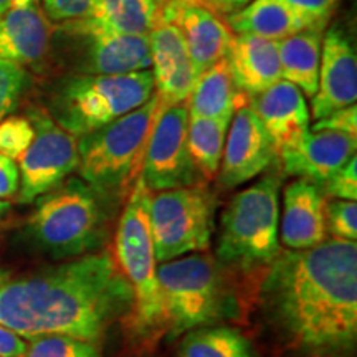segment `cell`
Segmentation results:
<instances>
[{
    "mask_svg": "<svg viewBox=\"0 0 357 357\" xmlns=\"http://www.w3.org/2000/svg\"><path fill=\"white\" fill-rule=\"evenodd\" d=\"M261 307L288 349L305 357H341L357 341V243L326 240L288 250L260 288Z\"/></svg>",
    "mask_w": 357,
    "mask_h": 357,
    "instance_id": "obj_1",
    "label": "cell"
},
{
    "mask_svg": "<svg viewBox=\"0 0 357 357\" xmlns=\"http://www.w3.org/2000/svg\"><path fill=\"white\" fill-rule=\"evenodd\" d=\"M132 289L114 255L95 252L8 278L0 287V324L26 341L71 336L100 342L119 319H129Z\"/></svg>",
    "mask_w": 357,
    "mask_h": 357,
    "instance_id": "obj_2",
    "label": "cell"
},
{
    "mask_svg": "<svg viewBox=\"0 0 357 357\" xmlns=\"http://www.w3.org/2000/svg\"><path fill=\"white\" fill-rule=\"evenodd\" d=\"M26 238L53 260H70L105 247L109 202L82 178H66L35 200Z\"/></svg>",
    "mask_w": 357,
    "mask_h": 357,
    "instance_id": "obj_3",
    "label": "cell"
},
{
    "mask_svg": "<svg viewBox=\"0 0 357 357\" xmlns=\"http://www.w3.org/2000/svg\"><path fill=\"white\" fill-rule=\"evenodd\" d=\"M158 114L154 95L141 108L78 137L79 178L109 204L124 197L139 177Z\"/></svg>",
    "mask_w": 357,
    "mask_h": 357,
    "instance_id": "obj_4",
    "label": "cell"
},
{
    "mask_svg": "<svg viewBox=\"0 0 357 357\" xmlns=\"http://www.w3.org/2000/svg\"><path fill=\"white\" fill-rule=\"evenodd\" d=\"M153 192L141 176L134 182L119 217L114 236V260L132 289V311L128 323L137 337H154L164 331L162 301L158 281L149 202Z\"/></svg>",
    "mask_w": 357,
    "mask_h": 357,
    "instance_id": "obj_5",
    "label": "cell"
},
{
    "mask_svg": "<svg viewBox=\"0 0 357 357\" xmlns=\"http://www.w3.org/2000/svg\"><path fill=\"white\" fill-rule=\"evenodd\" d=\"M158 281L162 301L164 331L182 336L202 326L227 319L235 307L231 289L215 258L190 253L160 263Z\"/></svg>",
    "mask_w": 357,
    "mask_h": 357,
    "instance_id": "obj_6",
    "label": "cell"
},
{
    "mask_svg": "<svg viewBox=\"0 0 357 357\" xmlns=\"http://www.w3.org/2000/svg\"><path fill=\"white\" fill-rule=\"evenodd\" d=\"M153 96L151 68L126 75L71 73L53 91L50 116L73 136L82 137L141 108Z\"/></svg>",
    "mask_w": 357,
    "mask_h": 357,
    "instance_id": "obj_7",
    "label": "cell"
},
{
    "mask_svg": "<svg viewBox=\"0 0 357 357\" xmlns=\"http://www.w3.org/2000/svg\"><path fill=\"white\" fill-rule=\"evenodd\" d=\"M278 171L234 195L220 218L217 258L243 271L268 266L281 253Z\"/></svg>",
    "mask_w": 357,
    "mask_h": 357,
    "instance_id": "obj_8",
    "label": "cell"
},
{
    "mask_svg": "<svg viewBox=\"0 0 357 357\" xmlns=\"http://www.w3.org/2000/svg\"><path fill=\"white\" fill-rule=\"evenodd\" d=\"M215 211V194L205 185L154 192L149 220L159 265L211 247Z\"/></svg>",
    "mask_w": 357,
    "mask_h": 357,
    "instance_id": "obj_9",
    "label": "cell"
},
{
    "mask_svg": "<svg viewBox=\"0 0 357 357\" xmlns=\"http://www.w3.org/2000/svg\"><path fill=\"white\" fill-rule=\"evenodd\" d=\"M33 124L32 144L19 159L20 204H32L65 182L78 169V137L66 131L45 109L33 108L29 116Z\"/></svg>",
    "mask_w": 357,
    "mask_h": 357,
    "instance_id": "obj_10",
    "label": "cell"
},
{
    "mask_svg": "<svg viewBox=\"0 0 357 357\" xmlns=\"http://www.w3.org/2000/svg\"><path fill=\"white\" fill-rule=\"evenodd\" d=\"M58 26L73 55V73L126 75L149 70L153 65L149 37L109 33L82 20Z\"/></svg>",
    "mask_w": 357,
    "mask_h": 357,
    "instance_id": "obj_11",
    "label": "cell"
},
{
    "mask_svg": "<svg viewBox=\"0 0 357 357\" xmlns=\"http://www.w3.org/2000/svg\"><path fill=\"white\" fill-rule=\"evenodd\" d=\"M187 124L189 109L185 102L159 111L139 172L151 192L199 184L200 176L187 149Z\"/></svg>",
    "mask_w": 357,
    "mask_h": 357,
    "instance_id": "obj_12",
    "label": "cell"
},
{
    "mask_svg": "<svg viewBox=\"0 0 357 357\" xmlns=\"http://www.w3.org/2000/svg\"><path fill=\"white\" fill-rule=\"evenodd\" d=\"M276 160L273 141L247 102L231 118L217 174L218 184L225 190L235 189L268 171Z\"/></svg>",
    "mask_w": 357,
    "mask_h": 357,
    "instance_id": "obj_13",
    "label": "cell"
},
{
    "mask_svg": "<svg viewBox=\"0 0 357 357\" xmlns=\"http://www.w3.org/2000/svg\"><path fill=\"white\" fill-rule=\"evenodd\" d=\"M160 19L181 30L195 77L225 58L234 37L220 12L207 0H164Z\"/></svg>",
    "mask_w": 357,
    "mask_h": 357,
    "instance_id": "obj_14",
    "label": "cell"
},
{
    "mask_svg": "<svg viewBox=\"0 0 357 357\" xmlns=\"http://www.w3.org/2000/svg\"><path fill=\"white\" fill-rule=\"evenodd\" d=\"M311 100L312 119L316 121L356 105L357 56L349 35L339 26H331L323 37L318 89Z\"/></svg>",
    "mask_w": 357,
    "mask_h": 357,
    "instance_id": "obj_15",
    "label": "cell"
},
{
    "mask_svg": "<svg viewBox=\"0 0 357 357\" xmlns=\"http://www.w3.org/2000/svg\"><path fill=\"white\" fill-rule=\"evenodd\" d=\"M149 45L158 109L185 102L197 77L181 30L159 17L158 25L149 33Z\"/></svg>",
    "mask_w": 357,
    "mask_h": 357,
    "instance_id": "obj_16",
    "label": "cell"
},
{
    "mask_svg": "<svg viewBox=\"0 0 357 357\" xmlns=\"http://www.w3.org/2000/svg\"><path fill=\"white\" fill-rule=\"evenodd\" d=\"M357 136L337 131H307L278 160L287 176L305 178L321 187L356 155Z\"/></svg>",
    "mask_w": 357,
    "mask_h": 357,
    "instance_id": "obj_17",
    "label": "cell"
},
{
    "mask_svg": "<svg viewBox=\"0 0 357 357\" xmlns=\"http://www.w3.org/2000/svg\"><path fill=\"white\" fill-rule=\"evenodd\" d=\"M248 105L260 118L278 155L310 131L311 113L306 96L287 79H280L260 95L250 96Z\"/></svg>",
    "mask_w": 357,
    "mask_h": 357,
    "instance_id": "obj_18",
    "label": "cell"
},
{
    "mask_svg": "<svg viewBox=\"0 0 357 357\" xmlns=\"http://www.w3.org/2000/svg\"><path fill=\"white\" fill-rule=\"evenodd\" d=\"M50 50V25L40 0H12L0 19V60L37 65Z\"/></svg>",
    "mask_w": 357,
    "mask_h": 357,
    "instance_id": "obj_19",
    "label": "cell"
},
{
    "mask_svg": "<svg viewBox=\"0 0 357 357\" xmlns=\"http://www.w3.org/2000/svg\"><path fill=\"white\" fill-rule=\"evenodd\" d=\"M278 238L288 250L314 248L328 240L326 197L318 185L296 178L284 189Z\"/></svg>",
    "mask_w": 357,
    "mask_h": 357,
    "instance_id": "obj_20",
    "label": "cell"
},
{
    "mask_svg": "<svg viewBox=\"0 0 357 357\" xmlns=\"http://www.w3.org/2000/svg\"><path fill=\"white\" fill-rule=\"evenodd\" d=\"M235 84L248 98L260 95L281 78L278 42L255 35H235L225 55Z\"/></svg>",
    "mask_w": 357,
    "mask_h": 357,
    "instance_id": "obj_21",
    "label": "cell"
},
{
    "mask_svg": "<svg viewBox=\"0 0 357 357\" xmlns=\"http://www.w3.org/2000/svg\"><path fill=\"white\" fill-rule=\"evenodd\" d=\"M225 24L235 35H255L275 42L310 26H318L311 19L289 7L284 0H252L238 10L227 13Z\"/></svg>",
    "mask_w": 357,
    "mask_h": 357,
    "instance_id": "obj_22",
    "label": "cell"
},
{
    "mask_svg": "<svg viewBox=\"0 0 357 357\" xmlns=\"http://www.w3.org/2000/svg\"><path fill=\"white\" fill-rule=\"evenodd\" d=\"M248 102V96L238 89L225 58L205 70L195 79L185 105L189 116L231 119L235 111Z\"/></svg>",
    "mask_w": 357,
    "mask_h": 357,
    "instance_id": "obj_23",
    "label": "cell"
},
{
    "mask_svg": "<svg viewBox=\"0 0 357 357\" xmlns=\"http://www.w3.org/2000/svg\"><path fill=\"white\" fill-rule=\"evenodd\" d=\"M324 29L321 25L310 26L278 42L281 78L300 88L310 100L318 89Z\"/></svg>",
    "mask_w": 357,
    "mask_h": 357,
    "instance_id": "obj_24",
    "label": "cell"
},
{
    "mask_svg": "<svg viewBox=\"0 0 357 357\" xmlns=\"http://www.w3.org/2000/svg\"><path fill=\"white\" fill-rule=\"evenodd\" d=\"M159 17L160 6L155 0H95L78 20L109 33L149 37Z\"/></svg>",
    "mask_w": 357,
    "mask_h": 357,
    "instance_id": "obj_25",
    "label": "cell"
},
{
    "mask_svg": "<svg viewBox=\"0 0 357 357\" xmlns=\"http://www.w3.org/2000/svg\"><path fill=\"white\" fill-rule=\"evenodd\" d=\"M231 119L189 116L187 149L200 178L213 181L220 169L223 146Z\"/></svg>",
    "mask_w": 357,
    "mask_h": 357,
    "instance_id": "obj_26",
    "label": "cell"
},
{
    "mask_svg": "<svg viewBox=\"0 0 357 357\" xmlns=\"http://www.w3.org/2000/svg\"><path fill=\"white\" fill-rule=\"evenodd\" d=\"M177 357H257L250 339L231 326H202L185 333Z\"/></svg>",
    "mask_w": 357,
    "mask_h": 357,
    "instance_id": "obj_27",
    "label": "cell"
},
{
    "mask_svg": "<svg viewBox=\"0 0 357 357\" xmlns=\"http://www.w3.org/2000/svg\"><path fill=\"white\" fill-rule=\"evenodd\" d=\"M24 357H102L96 342L71 336H40L30 339Z\"/></svg>",
    "mask_w": 357,
    "mask_h": 357,
    "instance_id": "obj_28",
    "label": "cell"
},
{
    "mask_svg": "<svg viewBox=\"0 0 357 357\" xmlns=\"http://www.w3.org/2000/svg\"><path fill=\"white\" fill-rule=\"evenodd\" d=\"M35 136L33 124L25 116H7L0 121V154L19 160Z\"/></svg>",
    "mask_w": 357,
    "mask_h": 357,
    "instance_id": "obj_29",
    "label": "cell"
},
{
    "mask_svg": "<svg viewBox=\"0 0 357 357\" xmlns=\"http://www.w3.org/2000/svg\"><path fill=\"white\" fill-rule=\"evenodd\" d=\"M29 83L30 75L25 66L0 60V121L19 106Z\"/></svg>",
    "mask_w": 357,
    "mask_h": 357,
    "instance_id": "obj_30",
    "label": "cell"
},
{
    "mask_svg": "<svg viewBox=\"0 0 357 357\" xmlns=\"http://www.w3.org/2000/svg\"><path fill=\"white\" fill-rule=\"evenodd\" d=\"M326 229L336 240H357V204L356 200H336L326 204Z\"/></svg>",
    "mask_w": 357,
    "mask_h": 357,
    "instance_id": "obj_31",
    "label": "cell"
},
{
    "mask_svg": "<svg viewBox=\"0 0 357 357\" xmlns=\"http://www.w3.org/2000/svg\"><path fill=\"white\" fill-rule=\"evenodd\" d=\"M324 197L336 200H357V159L356 155L334 172L323 185L319 187Z\"/></svg>",
    "mask_w": 357,
    "mask_h": 357,
    "instance_id": "obj_32",
    "label": "cell"
},
{
    "mask_svg": "<svg viewBox=\"0 0 357 357\" xmlns=\"http://www.w3.org/2000/svg\"><path fill=\"white\" fill-rule=\"evenodd\" d=\"M95 0H40V6L48 20L53 24H66L83 19Z\"/></svg>",
    "mask_w": 357,
    "mask_h": 357,
    "instance_id": "obj_33",
    "label": "cell"
},
{
    "mask_svg": "<svg viewBox=\"0 0 357 357\" xmlns=\"http://www.w3.org/2000/svg\"><path fill=\"white\" fill-rule=\"evenodd\" d=\"M311 131H337L357 136V106L351 105L337 109L312 124Z\"/></svg>",
    "mask_w": 357,
    "mask_h": 357,
    "instance_id": "obj_34",
    "label": "cell"
},
{
    "mask_svg": "<svg viewBox=\"0 0 357 357\" xmlns=\"http://www.w3.org/2000/svg\"><path fill=\"white\" fill-rule=\"evenodd\" d=\"M289 7L318 25H328L339 0H284Z\"/></svg>",
    "mask_w": 357,
    "mask_h": 357,
    "instance_id": "obj_35",
    "label": "cell"
},
{
    "mask_svg": "<svg viewBox=\"0 0 357 357\" xmlns=\"http://www.w3.org/2000/svg\"><path fill=\"white\" fill-rule=\"evenodd\" d=\"M20 172L15 160L0 154V200L13 199L19 194Z\"/></svg>",
    "mask_w": 357,
    "mask_h": 357,
    "instance_id": "obj_36",
    "label": "cell"
},
{
    "mask_svg": "<svg viewBox=\"0 0 357 357\" xmlns=\"http://www.w3.org/2000/svg\"><path fill=\"white\" fill-rule=\"evenodd\" d=\"M29 341L0 324V357H24Z\"/></svg>",
    "mask_w": 357,
    "mask_h": 357,
    "instance_id": "obj_37",
    "label": "cell"
},
{
    "mask_svg": "<svg viewBox=\"0 0 357 357\" xmlns=\"http://www.w3.org/2000/svg\"><path fill=\"white\" fill-rule=\"evenodd\" d=\"M248 2H252V0H213V7L223 13V15H227V13L235 12L243 6H247Z\"/></svg>",
    "mask_w": 357,
    "mask_h": 357,
    "instance_id": "obj_38",
    "label": "cell"
},
{
    "mask_svg": "<svg viewBox=\"0 0 357 357\" xmlns=\"http://www.w3.org/2000/svg\"><path fill=\"white\" fill-rule=\"evenodd\" d=\"M10 208H12V205L8 200H0V218H2L3 215H7V213L10 212Z\"/></svg>",
    "mask_w": 357,
    "mask_h": 357,
    "instance_id": "obj_39",
    "label": "cell"
},
{
    "mask_svg": "<svg viewBox=\"0 0 357 357\" xmlns=\"http://www.w3.org/2000/svg\"><path fill=\"white\" fill-rule=\"evenodd\" d=\"M10 2H12V0H0V19H2L3 13L8 10V7H10Z\"/></svg>",
    "mask_w": 357,
    "mask_h": 357,
    "instance_id": "obj_40",
    "label": "cell"
},
{
    "mask_svg": "<svg viewBox=\"0 0 357 357\" xmlns=\"http://www.w3.org/2000/svg\"><path fill=\"white\" fill-rule=\"evenodd\" d=\"M8 278H10V271H7V270H3V268H0V287H2V284L6 283Z\"/></svg>",
    "mask_w": 357,
    "mask_h": 357,
    "instance_id": "obj_41",
    "label": "cell"
},
{
    "mask_svg": "<svg viewBox=\"0 0 357 357\" xmlns=\"http://www.w3.org/2000/svg\"><path fill=\"white\" fill-rule=\"evenodd\" d=\"M155 2H158L159 6H162V3H164V0H155Z\"/></svg>",
    "mask_w": 357,
    "mask_h": 357,
    "instance_id": "obj_42",
    "label": "cell"
},
{
    "mask_svg": "<svg viewBox=\"0 0 357 357\" xmlns=\"http://www.w3.org/2000/svg\"><path fill=\"white\" fill-rule=\"evenodd\" d=\"M207 2H211V3H212V6H213V0H207Z\"/></svg>",
    "mask_w": 357,
    "mask_h": 357,
    "instance_id": "obj_43",
    "label": "cell"
}]
</instances>
